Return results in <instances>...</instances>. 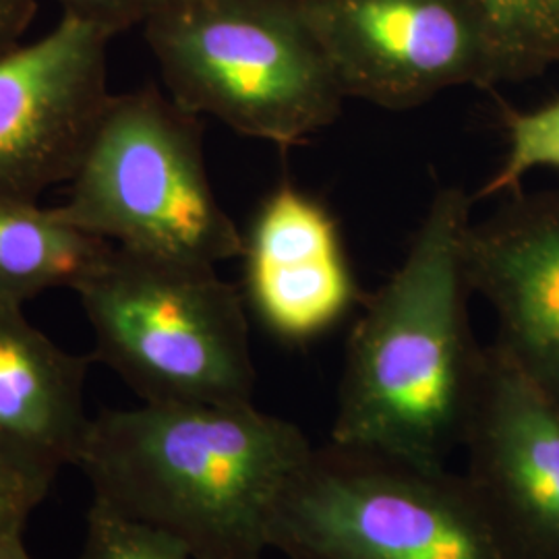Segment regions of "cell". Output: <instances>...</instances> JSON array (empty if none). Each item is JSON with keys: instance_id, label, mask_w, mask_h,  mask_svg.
<instances>
[{"instance_id": "1", "label": "cell", "mask_w": 559, "mask_h": 559, "mask_svg": "<svg viewBox=\"0 0 559 559\" xmlns=\"http://www.w3.org/2000/svg\"><path fill=\"white\" fill-rule=\"evenodd\" d=\"M473 195L443 187L348 338L330 443L443 466L466 431L487 346L468 316Z\"/></svg>"}, {"instance_id": "2", "label": "cell", "mask_w": 559, "mask_h": 559, "mask_svg": "<svg viewBox=\"0 0 559 559\" xmlns=\"http://www.w3.org/2000/svg\"><path fill=\"white\" fill-rule=\"evenodd\" d=\"M313 443L249 404H147L90 423L78 464L94 500L193 559H261Z\"/></svg>"}, {"instance_id": "3", "label": "cell", "mask_w": 559, "mask_h": 559, "mask_svg": "<svg viewBox=\"0 0 559 559\" xmlns=\"http://www.w3.org/2000/svg\"><path fill=\"white\" fill-rule=\"evenodd\" d=\"M168 96L280 150L346 100L300 0H164L143 25Z\"/></svg>"}, {"instance_id": "4", "label": "cell", "mask_w": 559, "mask_h": 559, "mask_svg": "<svg viewBox=\"0 0 559 559\" xmlns=\"http://www.w3.org/2000/svg\"><path fill=\"white\" fill-rule=\"evenodd\" d=\"M75 293L94 332V359L143 402H253L247 302L216 265L112 247Z\"/></svg>"}, {"instance_id": "5", "label": "cell", "mask_w": 559, "mask_h": 559, "mask_svg": "<svg viewBox=\"0 0 559 559\" xmlns=\"http://www.w3.org/2000/svg\"><path fill=\"white\" fill-rule=\"evenodd\" d=\"M57 207L143 255L218 265L242 253V233L207 177L200 117L156 85L110 96Z\"/></svg>"}, {"instance_id": "6", "label": "cell", "mask_w": 559, "mask_h": 559, "mask_svg": "<svg viewBox=\"0 0 559 559\" xmlns=\"http://www.w3.org/2000/svg\"><path fill=\"white\" fill-rule=\"evenodd\" d=\"M286 559H512L462 475L325 443L280 503Z\"/></svg>"}, {"instance_id": "7", "label": "cell", "mask_w": 559, "mask_h": 559, "mask_svg": "<svg viewBox=\"0 0 559 559\" xmlns=\"http://www.w3.org/2000/svg\"><path fill=\"white\" fill-rule=\"evenodd\" d=\"M346 98L406 110L503 81L473 0H300Z\"/></svg>"}, {"instance_id": "8", "label": "cell", "mask_w": 559, "mask_h": 559, "mask_svg": "<svg viewBox=\"0 0 559 559\" xmlns=\"http://www.w3.org/2000/svg\"><path fill=\"white\" fill-rule=\"evenodd\" d=\"M112 38L62 13L48 34L0 57V200L38 201L73 179L112 96Z\"/></svg>"}, {"instance_id": "9", "label": "cell", "mask_w": 559, "mask_h": 559, "mask_svg": "<svg viewBox=\"0 0 559 559\" xmlns=\"http://www.w3.org/2000/svg\"><path fill=\"white\" fill-rule=\"evenodd\" d=\"M462 475L512 559H559V408L498 342L462 438Z\"/></svg>"}, {"instance_id": "10", "label": "cell", "mask_w": 559, "mask_h": 559, "mask_svg": "<svg viewBox=\"0 0 559 559\" xmlns=\"http://www.w3.org/2000/svg\"><path fill=\"white\" fill-rule=\"evenodd\" d=\"M464 261L496 313V342L559 408V191L519 189L471 222Z\"/></svg>"}, {"instance_id": "11", "label": "cell", "mask_w": 559, "mask_h": 559, "mask_svg": "<svg viewBox=\"0 0 559 559\" xmlns=\"http://www.w3.org/2000/svg\"><path fill=\"white\" fill-rule=\"evenodd\" d=\"M240 260L242 299L284 344L320 338L360 300L334 216L290 182L261 201Z\"/></svg>"}, {"instance_id": "12", "label": "cell", "mask_w": 559, "mask_h": 559, "mask_svg": "<svg viewBox=\"0 0 559 559\" xmlns=\"http://www.w3.org/2000/svg\"><path fill=\"white\" fill-rule=\"evenodd\" d=\"M94 357L62 350L23 305L0 299V464L50 489L78 464L92 419L85 378Z\"/></svg>"}, {"instance_id": "13", "label": "cell", "mask_w": 559, "mask_h": 559, "mask_svg": "<svg viewBox=\"0 0 559 559\" xmlns=\"http://www.w3.org/2000/svg\"><path fill=\"white\" fill-rule=\"evenodd\" d=\"M112 247L67 221L59 207L0 200V299L23 305L55 288L78 290Z\"/></svg>"}, {"instance_id": "14", "label": "cell", "mask_w": 559, "mask_h": 559, "mask_svg": "<svg viewBox=\"0 0 559 559\" xmlns=\"http://www.w3.org/2000/svg\"><path fill=\"white\" fill-rule=\"evenodd\" d=\"M500 59L503 81L539 75L559 62V0H473Z\"/></svg>"}, {"instance_id": "15", "label": "cell", "mask_w": 559, "mask_h": 559, "mask_svg": "<svg viewBox=\"0 0 559 559\" xmlns=\"http://www.w3.org/2000/svg\"><path fill=\"white\" fill-rule=\"evenodd\" d=\"M501 115L508 154L496 175L473 195L475 201L516 193L522 179L535 168L559 170V98L528 112L503 108Z\"/></svg>"}, {"instance_id": "16", "label": "cell", "mask_w": 559, "mask_h": 559, "mask_svg": "<svg viewBox=\"0 0 559 559\" xmlns=\"http://www.w3.org/2000/svg\"><path fill=\"white\" fill-rule=\"evenodd\" d=\"M80 559H193L187 547L138 520L94 500Z\"/></svg>"}, {"instance_id": "17", "label": "cell", "mask_w": 559, "mask_h": 559, "mask_svg": "<svg viewBox=\"0 0 559 559\" xmlns=\"http://www.w3.org/2000/svg\"><path fill=\"white\" fill-rule=\"evenodd\" d=\"M67 15L90 21L117 36L143 25L164 0H57Z\"/></svg>"}, {"instance_id": "18", "label": "cell", "mask_w": 559, "mask_h": 559, "mask_svg": "<svg viewBox=\"0 0 559 559\" xmlns=\"http://www.w3.org/2000/svg\"><path fill=\"white\" fill-rule=\"evenodd\" d=\"M50 489L0 464V539L20 535Z\"/></svg>"}, {"instance_id": "19", "label": "cell", "mask_w": 559, "mask_h": 559, "mask_svg": "<svg viewBox=\"0 0 559 559\" xmlns=\"http://www.w3.org/2000/svg\"><path fill=\"white\" fill-rule=\"evenodd\" d=\"M38 11V0H0V57L23 44Z\"/></svg>"}, {"instance_id": "20", "label": "cell", "mask_w": 559, "mask_h": 559, "mask_svg": "<svg viewBox=\"0 0 559 559\" xmlns=\"http://www.w3.org/2000/svg\"><path fill=\"white\" fill-rule=\"evenodd\" d=\"M0 559H32L27 549H25V545H23L21 533L0 539Z\"/></svg>"}]
</instances>
